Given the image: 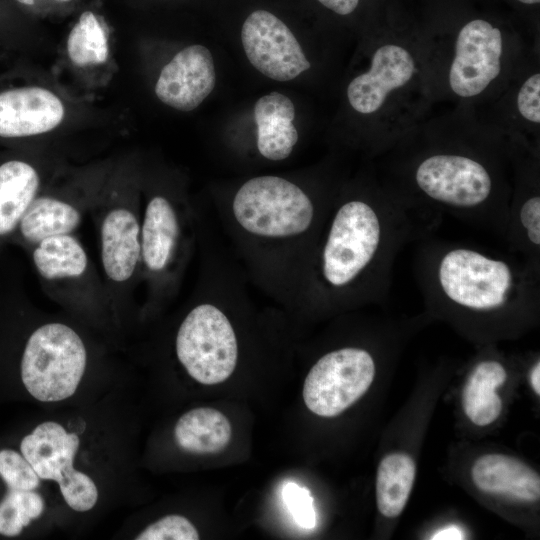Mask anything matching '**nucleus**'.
Returning a JSON list of instances; mask_svg holds the SVG:
<instances>
[{"instance_id":"nucleus-1","label":"nucleus","mask_w":540,"mask_h":540,"mask_svg":"<svg viewBox=\"0 0 540 540\" xmlns=\"http://www.w3.org/2000/svg\"><path fill=\"white\" fill-rule=\"evenodd\" d=\"M330 206L294 180L260 175L239 185L217 215L247 281L295 307Z\"/></svg>"},{"instance_id":"nucleus-2","label":"nucleus","mask_w":540,"mask_h":540,"mask_svg":"<svg viewBox=\"0 0 540 540\" xmlns=\"http://www.w3.org/2000/svg\"><path fill=\"white\" fill-rule=\"evenodd\" d=\"M384 238L382 213L374 202L356 195L333 203L308 262L295 307L365 296Z\"/></svg>"},{"instance_id":"nucleus-3","label":"nucleus","mask_w":540,"mask_h":540,"mask_svg":"<svg viewBox=\"0 0 540 540\" xmlns=\"http://www.w3.org/2000/svg\"><path fill=\"white\" fill-rule=\"evenodd\" d=\"M196 212L175 194L156 191L141 207L139 285L153 308L177 296L198 241Z\"/></svg>"},{"instance_id":"nucleus-4","label":"nucleus","mask_w":540,"mask_h":540,"mask_svg":"<svg viewBox=\"0 0 540 540\" xmlns=\"http://www.w3.org/2000/svg\"><path fill=\"white\" fill-rule=\"evenodd\" d=\"M96 226L103 281L112 305L139 285L141 204L127 189L98 192L90 213Z\"/></svg>"},{"instance_id":"nucleus-5","label":"nucleus","mask_w":540,"mask_h":540,"mask_svg":"<svg viewBox=\"0 0 540 540\" xmlns=\"http://www.w3.org/2000/svg\"><path fill=\"white\" fill-rule=\"evenodd\" d=\"M87 365V350L80 335L69 325L48 322L28 336L20 360L26 390L42 402L71 397Z\"/></svg>"},{"instance_id":"nucleus-6","label":"nucleus","mask_w":540,"mask_h":540,"mask_svg":"<svg viewBox=\"0 0 540 540\" xmlns=\"http://www.w3.org/2000/svg\"><path fill=\"white\" fill-rule=\"evenodd\" d=\"M436 283L442 296L473 311L503 308L519 296V279L503 259L467 247L447 250L436 265Z\"/></svg>"},{"instance_id":"nucleus-7","label":"nucleus","mask_w":540,"mask_h":540,"mask_svg":"<svg viewBox=\"0 0 540 540\" xmlns=\"http://www.w3.org/2000/svg\"><path fill=\"white\" fill-rule=\"evenodd\" d=\"M27 253L49 296L71 305L111 304L103 278L74 234L46 238Z\"/></svg>"},{"instance_id":"nucleus-8","label":"nucleus","mask_w":540,"mask_h":540,"mask_svg":"<svg viewBox=\"0 0 540 540\" xmlns=\"http://www.w3.org/2000/svg\"><path fill=\"white\" fill-rule=\"evenodd\" d=\"M374 376L375 363L367 350L343 347L330 351L310 368L303 400L318 416H337L365 394Z\"/></svg>"},{"instance_id":"nucleus-9","label":"nucleus","mask_w":540,"mask_h":540,"mask_svg":"<svg viewBox=\"0 0 540 540\" xmlns=\"http://www.w3.org/2000/svg\"><path fill=\"white\" fill-rule=\"evenodd\" d=\"M80 444L75 433H68L56 422L39 424L20 444L21 454L43 480H54L70 508L84 512L98 499L94 481L73 467Z\"/></svg>"},{"instance_id":"nucleus-10","label":"nucleus","mask_w":540,"mask_h":540,"mask_svg":"<svg viewBox=\"0 0 540 540\" xmlns=\"http://www.w3.org/2000/svg\"><path fill=\"white\" fill-rule=\"evenodd\" d=\"M413 178L426 197L456 209L478 208L488 202L494 191V180L488 168L474 157L461 153L428 155L417 164Z\"/></svg>"},{"instance_id":"nucleus-11","label":"nucleus","mask_w":540,"mask_h":540,"mask_svg":"<svg viewBox=\"0 0 540 540\" xmlns=\"http://www.w3.org/2000/svg\"><path fill=\"white\" fill-rule=\"evenodd\" d=\"M505 37L501 29L483 18L466 22L458 31L449 63L447 81L459 98L484 93L501 75Z\"/></svg>"},{"instance_id":"nucleus-12","label":"nucleus","mask_w":540,"mask_h":540,"mask_svg":"<svg viewBox=\"0 0 540 540\" xmlns=\"http://www.w3.org/2000/svg\"><path fill=\"white\" fill-rule=\"evenodd\" d=\"M241 41L252 66L275 81H290L311 67L289 27L267 10H255L246 17Z\"/></svg>"},{"instance_id":"nucleus-13","label":"nucleus","mask_w":540,"mask_h":540,"mask_svg":"<svg viewBox=\"0 0 540 540\" xmlns=\"http://www.w3.org/2000/svg\"><path fill=\"white\" fill-rule=\"evenodd\" d=\"M416 72V59L406 46L384 43L373 52L368 70L348 84V102L359 114L373 115L395 92L406 87Z\"/></svg>"},{"instance_id":"nucleus-14","label":"nucleus","mask_w":540,"mask_h":540,"mask_svg":"<svg viewBox=\"0 0 540 540\" xmlns=\"http://www.w3.org/2000/svg\"><path fill=\"white\" fill-rule=\"evenodd\" d=\"M98 192L39 191L22 216L9 244L28 252L40 241L74 234L90 213Z\"/></svg>"},{"instance_id":"nucleus-15","label":"nucleus","mask_w":540,"mask_h":540,"mask_svg":"<svg viewBox=\"0 0 540 540\" xmlns=\"http://www.w3.org/2000/svg\"><path fill=\"white\" fill-rule=\"evenodd\" d=\"M216 73L208 48L193 44L179 51L161 70L155 85L157 98L182 112L192 111L210 95Z\"/></svg>"},{"instance_id":"nucleus-16","label":"nucleus","mask_w":540,"mask_h":540,"mask_svg":"<svg viewBox=\"0 0 540 540\" xmlns=\"http://www.w3.org/2000/svg\"><path fill=\"white\" fill-rule=\"evenodd\" d=\"M64 117L63 102L47 88L23 86L0 92V138L45 134L57 128Z\"/></svg>"},{"instance_id":"nucleus-17","label":"nucleus","mask_w":540,"mask_h":540,"mask_svg":"<svg viewBox=\"0 0 540 540\" xmlns=\"http://www.w3.org/2000/svg\"><path fill=\"white\" fill-rule=\"evenodd\" d=\"M42 187L41 174L32 162L20 157L0 161V252L9 244L22 216Z\"/></svg>"},{"instance_id":"nucleus-18","label":"nucleus","mask_w":540,"mask_h":540,"mask_svg":"<svg viewBox=\"0 0 540 540\" xmlns=\"http://www.w3.org/2000/svg\"><path fill=\"white\" fill-rule=\"evenodd\" d=\"M254 119L260 156L273 162L287 159L299 139L293 124L295 107L290 98L278 92L260 97L254 105Z\"/></svg>"},{"instance_id":"nucleus-19","label":"nucleus","mask_w":540,"mask_h":540,"mask_svg":"<svg viewBox=\"0 0 540 540\" xmlns=\"http://www.w3.org/2000/svg\"><path fill=\"white\" fill-rule=\"evenodd\" d=\"M474 484L481 491L534 502L540 498V477L520 460L502 454L478 458L471 470Z\"/></svg>"},{"instance_id":"nucleus-20","label":"nucleus","mask_w":540,"mask_h":540,"mask_svg":"<svg viewBox=\"0 0 540 540\" xmlns=\"http://www.w3.org/2000/svg\"><path fill=\"white\" fill-rule=\"evenodd\" d=\"M232 428L219 410L199 407L184 413L176 422L174 438L184 451L194 454H215L229 444Z\"/></svg>"},{"instance_id":"nucleus-21","label":"nucleus","mask_w":540,"mask_h":540,"mask_svg":"<svg viewBox=\"0 0 540 540\" xmlns=\"http://www.w3.org/2000/svg\"><path fill=\"white\" fill-rule=\"evenodd\" d=\"M506 371L497 361H482L469 376L462 393V404L467 417L478 426L495 421L502 401L496 388L506 380Z\"/></svg>"},{"instance_id":"nucleus-22","label":"nucleus","mask_w":540,"mask_h":540,"mask_svg":"<svg viewBox=\"0 0 540 540\" xmlns=\"http://www.w3.org/2000/svg\"><path fill=\"white\" fill-rule=\"evenodd\" d=\"M416 475L414 460L404 453L385 456L378 467L376 499L380 513L395 518L403 511Z\"/></svg>"},{"instance_id":"nucleus-23","label":"nucleus","mask_w":540,"mask_h":540,"mask_svg":"<svg viewBox=\"0 0 540 540\" xmlns=\"http://www.w3.org/2000/svg\"><path fill=\"white\" fill-rule=\"evenodd\" d=\"M66 50L75 66L104 64L109 57V36L104 21L91 11L83 12L68 35Z\"/></svg>"},{"instance_id":"nucleus-24","label":"nucleus","mask_w":540,"mask_h":540,"mask_svg":"<svg viewBox=\"0 0 540 540\" xmlns=\"http://www.w3.org/2000/svg\"><path fill=\"white\" fill-rule=\"evenodd\" d=\"M45 503L34 490L8 489L0 502V534L8 537L19 535L23 528L37 519Z\"/></svg>"},{"instance_id":"nucleus-25","label":"nucleus","mask_w":540,"mask_h":540,"mask_svg":"<svg viewBox=\"0 0 540 540\" xmlns=\"http://www.w3.org/2000/svg\"><path fill=\"white\" fill-rule=\"evenodd\" d=\"M0 476L8 489L16 490H34L41 480L27 459L11 449L0 450Z\"/></svg>"},{"instance_id":"nucleus-26","label":"nucleus","mask_w":540,"mask_h":540,"mask_svg":"<svg viewBox=\"0 0 540 540\" xmlns=\"http://www.w3.org/2000/svg\"><path fill=\"white\" fill-rule=\"evenodd\" d=\"M136 540H197L199 533L190 520L181 515H167L146 527Z\"/></svg>"},{"instance_id":"nucleus-27","label":"nucleus","mask_w":540,"mask_h":540,"mask_svg":"<svg viewBox=\"0 0 540 540\" xmlns=\"http://www.w3.org/2000/svg\"><path fill=\"white\" fill-rule=\"evenodd\" d=\"M283 501L300 527L312 529L316 525L313 498L308 489L295 482H288L282 490Z\"/></svg>"},{"instance_id":"nucleus-28","label":"nucleus","mask_w":540,"mask_h":540,"mask_svg":"<svg viewBox=\"0 0 540 540\" xmlns=\"http://www.w3.org/2000/svg\"><path fill=\"white\" fill-rule=\"evenodd\" d=\"M519 115L527 122L540 123V74L534 72L522 82L516 95Z\"/></svg>"},{"instance_id":"nucleus-29","label":"nucleus","mask_w":540,"mask_h":540,"mask_svg":"<svg viewBox=\"0 0 540 540\" xmlns=\"http://www.w3.org/2000/svg\"><path fill=\"white\" fill-rule=\"evenodd\" d=\"M518 222L529 245L540 246V197L538 194L525 198L518 209Z\"/></svg>"},{"instance_id":"nucleus-30","label":"nucleus","mask_w":540,"mask_h":540,"mask_svg":"<svg viewBox=\"0 0 540 540\" xmlns=\"http://www.w3.org/2000/svg\"><path fill=\"white\" fill-rule=\"evenodd\" d=\"M328 10L334 12L337 15L346 16L353 13L360 0H317Z\"/></svg>"},{"instance_id":"nucleus-31","label":"nucleus","mask_w":540,"mask_h":540,"mask_svg":"<svg viewBox=\"0 0 540 540\" xmlns=\"http://www.w3.org/2000/svg\"><path fill=\"white\" fill-rule=\"evenodd\" d=\"M464 537H465L464 533L459 527L448 526L436 532L431 537V539L433 540H452V539L459 540V539H463Z\"/></svg>"},{"instance_id":"nucleus-32","label":"nucleus","mask_w":540,"mask_h":540,"mask_svg":"<svg viewBox=\"0 0 540 540\" xmlns=\"http://www.w3.org/2000/svg\"><path fill=\"white\" fill-rule=\"evenodd\" d=\"M530 381L534 391L540 394V363L537 362L530 374Z\"/></svg>"},{"instance_id":"nucleus-33","label":"nucleus","mask_w":540,"mask_h":540,"mask_svg":"<svg viewBox=\"0 0 540 540\" xmlns=\"http://www.w3.org/2000/svg\"><path fill=\"white\" fill-rule=\"evenodd\" d=\"M524 5H536L539 4L540 0H515Z\"/></svg>"},{"instance_id":"nucleus-34","label":"nucleus","mask_w":540,"mask_h":540,"mask_svg":"<svg viewBox=\"0 0 540 540\" xmlns=\"http://www.w3.org/2000/svg\"><path fill=\"white\" fill-rule=\"evenodd\" d=\"M16 1L23 5H33L35 2V0H16ZM59 1L68 2L70 0H59Z\"/></svg>"}]
</instances>
